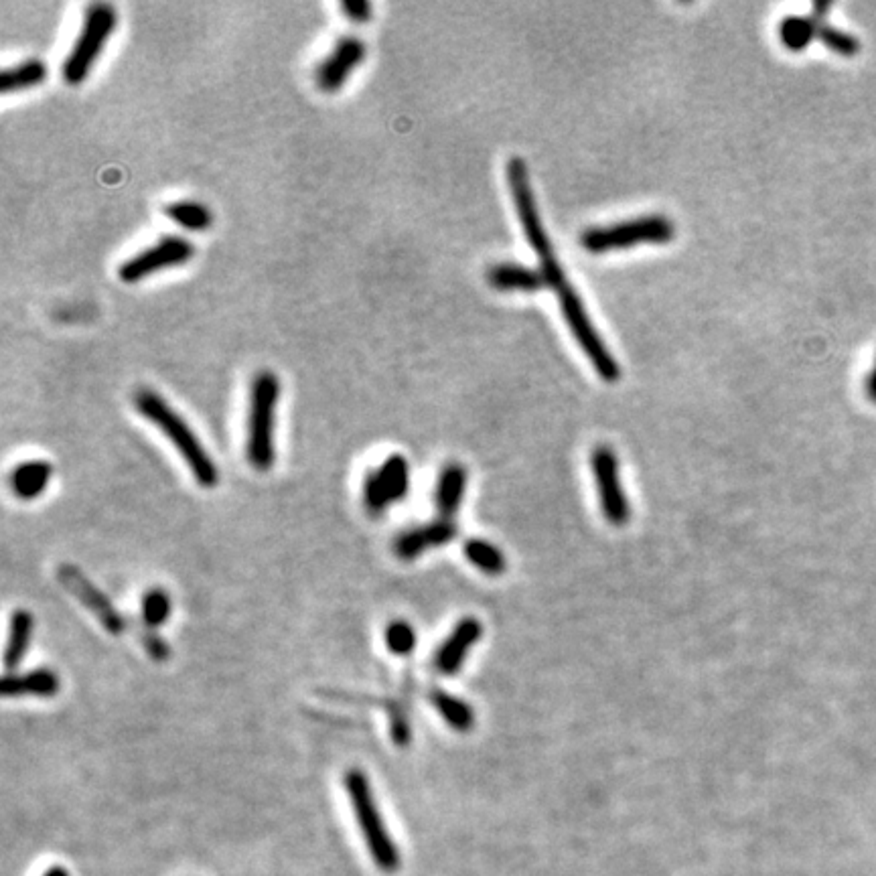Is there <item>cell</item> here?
<instances>
[{"label":"cell","instance_id":"cell-1","mask_svg":"<svg viewBox=\"0 0 876 876\" xmlns=\"http://www.w3.org/2000/svg\"><path fill=\"white\" fill-rule=\"evenodd\" d=\"M134 408L142 418L155 424L169 438V443L177 449L193 479L203 489H213L219 483L215 461L199 443L197 434L191 430L185 418L179 416L163 396H159L155 390L142 388L134 394Z\"/></svg>","mask_w":876,"mask_h":876},{"label":"cell","instance_id":"cell-2","mask_svg":"<svg viewBox=\"0 0 876 876\" xmlns=\"http://www.w3.org/2000/svg\"><path fill=\"white\" fill-rule=\"evenodd\" d=\"M280 402V380L274 372L262 370L250 386V410L246 432V457L256 471H268L276 461L274 420Z\"/></svg>","mask_w":876,"mask_h":876},{"label":"cell","instance_id":"cell-3","mask_svg":"<svg viewBox=\"0 0 876 876\" xmlns=\"http://www.w3.org/2000/svg\"><path fill=\"white\" fill-rule=\"evenodd\" d=\"M345 789L351 801L355 820L359 824L361 836L368 846L376 866L384 872H394L400 866V852L386 830V824L380 816V808L376 803L374 791L370 787L368 777L363 771L351 769L345 773Z\"/></svg>","mask_w":876,"mask_h":876},{"label":"cell","instance_id":"cell-4","mask_svg":"<svg viewBox=\"0 0 876 876\" xmlns=\"http://www.w3.org/2000/svg\"><path fill=\"white\" fill-rule=\"evenodd\" d=\"M116 25L118 13L112 5L96 3L86 9L80 35L61 65V78L67 86H82L88 80Z\"/></svg>","mask_w":876,"mask_h":876},{"label":"cell","instance_id":"cell-5","mask_svg":"<svg viewBox=\"0 0 876 876\" xmlns=\"http://www.w3.org/2000/svg\"><path fill=\"white\" fill-rule=\"evenodd\" d=\"M674 236L676 228L672 219L664 215H645L609 228H591L580 236V244L591 254H605L639 244H668Z\"/></svg>","mask_w":876,"mask_h":876},{"label":"cell","instance_id":"cell-6","mask_svg":"<svg viewBox=\"0 0 876 876\" xmlns=\"http://www.w3.org/2000/svg\"><path fill=\"white\" fill-rule=\"evenodd\" d=\"M558 301H560L562 317H564L570 333L574 335V339L578 341L582 351L587 353V357L593 363V368L599 374V378L603 382H609V384L619 382V378H621L619 363L611 355V351L605 345L599 331L595 329L587 309H584L578 292L572 288V284L558 290Z\"/></svg>","mask_w":876,"mask_h":876},{"label":"cell","instance_id":"cell-7","mask_svg":"<svg viewBox=\"0 0 876 876\" xmlns=\"http://www.w3.org/2000/svg\"><path fill=\"white\" fill-rule=\"evenodd\" d=\"M507 183H509L511 199H514L524 234H526L532 250L540 258V268L558 264L554 246H552V242L544 230V224H542L538 203H536V197H534V191L530 185V173H528L524 159L514 157L507 163Z\"/></svg>","mask_w":876,"mask_h":876},{"label":"cell","instance_id":"cell-8","mask_svg":"<svg viewBox=\"0 0 876 876\" xmlns=\"http://www.w3.org/2000/svg\"><path fill=\"white\" fill-rule=\"evenodd\" d=\"M195 256V246L179 236H165L153 246L126 258L118 266V278L124 284H138L157 272L185 266Z\"/></svg>","mask_w":876,"mask_h":876},{"label":"cell","instance_id":"cell-9","mask_svg":"<svg viewBox=\"0 0 876 876\" xmlns=\"http://www.w3.org/2000/svg\"><path fill=\"white\" fill-rule=\"evenodd\" d=\"M593 477L597 483V493L601 501L603 516L611 526H625L631 518L629 501L621 481V465L615 451L607 445H599L591 455Z\"/></svg>","mask_w":876,"mask_h":876},{"label":"cell","instance_id":"cell-10","mask_svg":"<svg viewBox=\"0 0 876 876\" xmlns=\"http://www.w3.org/2000/svg\"><path fill=\"white\" fill-rule=\"evenodd\" d=\"M410 489V465L406 457L392 455L378 469H372L363 481V501L370 514L380 516L392 503H398Z\"/></svg>","mask_w":876,"mask_h":876},{"label":"cell","instance_id":"cell-11","mask_svg":"<svg viewBox=\"0 0 876 876\" xmlns=\"http://www.w3.org/2000/svg\"><path fill=\"white\" fill-rule=\"evenodd\" d=\"M57 580L65 591H69L100 621L110 635H122L128 629V621L78 566L61 564L57 568Z\"/></svg>","mask_w":876,"mask_h":876},{"label":"cell","instance_id":"cell-12","mask_svg":"<svg viewBox=\"0 0 876 876\" xmlns=\"http://www.w3.org/2000/svg\"><path fill=\"white\" fill-rule=\"evenodd\" d=\"M368 55V47L353 35H347L335 43L331 53L317 65L315 69V82L317 88L325 94L339 92L351 73L365 61Z\"/></svg>","mask_w":876,"mask_h":876},{"label":"cell","instance_id":"cell-13","mask_svg":"<svg viewBox=\"0 0 876 876\" xmlns=\"http://www.w3.org/2000/svg\"><path fill=\"white\" fill-rule=\"evenodd\" d=\"M483 635V625L475 617L461 619L445 643L438 647L434 655V668L443 676H455L461 672L467 655L477 645Z\"/></svg>","mask_w":876,"mask_h":876},{"label":"cell","instance_id":"cell-14","mask_svg":"<svg viewBox=\"0 0 876 876\" xmlns=\"http://www.w3.org/2000/svg\"><path fill=\"white\" fill-rule=\"evenodd\" d=\"M457 534H459V528H457L455 520L438 518L432 524H426V526H420V528H414V530L400 534L398 540L394 542V552L400 560H414L430 548L449 544L451 540L457 538Z\"/></svg>","mask_w":876,"mask_h":876},{"label":"cell","instance_id":"cell-15","mask_svg":"<svg viewBox=\"0 0 876 876\" xmlns=\"http://www.w3.org/2000/svg\"><path fill=\"white\" fill-rule=\"evenodd\" d=\"M61 690L59 676L53 670L39 668L27 674H7L0 682V696L3 698H21V696H39L53 698Z\"/></svg>","mask_w":876,"mask_h":876},{"label":"cell","instance_id":"cell-16","mask_svg":"<svg viewBox=\"0 0 876 876\" xmlns=\"http://www.w3.org/2000/svg\"><path fill=\"white\" fill-rule=\"evenodd\" d=\"M465 489H467V469L461 463H449L447 467H443L434 491L438 516L443 520H455L465 497Z\"/></svg>","mask_w":876,"mask_h":876},{"label":"cell","instance_id":"cell-17","mask_svg":"<svg viewBox=\"0 0 876 876\" xmlns=\"http://www.w3.org/2000/svg\"><path fill=\"white\" fill-rule=\"evenodd\" d=\"M487 282L497 290H524L538 292L548 286L542 270L522 264H495L487 270Z\"/></svg>","mask_w":876,"mask_h":876},{"label":"cell","instance_id":"cell-18","mask_svg":"<svg viewBox=\"0 0 876 876\" xmlns=\"http://www.w3.org/2000/svg\"><path fill=\"white\" fill-rule=\"evenodd\" d=\"M53 479V465L47 461H25L11 471L9 483L19 499L31 501L45 493Z\"/></svg>","mask_w":876,"mask_h":876},{"label":"cell","instance_id":"cell-19","mask_svg":"<svg viewBox=\"0 0 876 876\" xmlns=\"http://www.w3.org/2000/svg\"><path fill=\"white\" fill-rule=\"evenodd\" d=\"M428 700L441 718L457 733H469L475 726V710L455 694H449L441 688H432L428 692Z\"/></svg>","mask_w":876,"mask_h":876},{"label":"cell","instance_id":"cell-20","mask_svg":"<svg viewBox=\"0 0 876 876\" xmlns=\"http://www.w3.org/2000/svg\"><path fill=\"white\" fill-rule=\"evenodd\" d=\"M47 65L41 59H25L3 71L0 90L3 94H17L41 86L47 80Z\"/></svg>","mask_w":876,"mask_h":876},{"label":"cell","instance_id":"cell-21","mask_svg":"<svg viewBox=\"0 0 876 876\" xmlns=\"http://www.w3.org/2000/svg\"><path fill=\"white\" fill-rule=\"evenodd\" d=\"M33 629H35V619L29 611L19 609L13 613L9 641L5 649V666L9 672H15L17 666L23 662V657L27 655V649L33 639Z\"/></svg>","mask_w":876,"mask_h":876},{"label":"cell","instance_id":"cell-22","mask_svg":"<svg viewBox=\"0 0 876 876\" xmlns=\"http://www.w3.org/2000/svg\"><path fill=\"white\" fill-rule=\"evenodd\" d=\"M165 215L173 224L181 226L187 232H207L213 226L211 209L195 199L173 201L165 207Z\"/></svg>","mask_w":876,"mask_h":876},{"label":"cell","instance_id":"cell-23","mask_svg":"<svg viewBox=\"0 0 876 876\" xmlns=\"http://www.w3.org/2000/svg\"><path fill=\"white\" fill-rule=\"evenodd\" d=\"M463 552H465V558L473 566H477L481 572H485L489 576H499L507 568V560H505L503 552L495 544H491L487 540L471 538V540L465 542Z\"/></svg>","mask_w":876,"mask_h":876},{"label":"cell","instance_id":"cell-24","mask_svg":"<svg viewBox=\"0 0 876 876\" xmlns=\"http://www.w3.org/2000/svg\"><path fill=\"white\" fill-rule=\"evenodd\" d=\"M818 19L816 17H785L779 25V37L789 51H803L812 39H818Z\"/></svg>","mask_w":876,"mask_h":876},{"label":"cell","instance_id":"cell-25","mask_svg":"<svg viewBox=\"0 0 876 876\" xmlns=\"http://www.w3.org/2000/svg\"><path fill=\"white\" fill-rule=\"evenodd\" d=\"M171 597L163 589H151L142 597L140 603V617L142 623L151 629H157L165 625L171 617Z\"/></svg>","mask_w":876,"mask_h":876},{"label":"cell","instance_id":"cell-26","mask_svg":"<svg viewBox=\"0 0 876 876\" xmlns=\"http://www.w3.org/2000/svg\"><path fill=\"white\" fill-rule=\"evenodd\" d=\"M820 21V19H818ZM818 39L836 55L840 57H854L860 51V43L856 37H852L846 31H840L832 25H826L824 21L818 23Z\"/></svg>","mask_w":876,"mask_h":876},{"label":"cell","instance_id":"cell-27","mask_svg":"<svg viewBox=\"0 0 876 876\" xmlns=\"http://www.w3.org/2000/svg\"><path fill=\"white\" fill-rule=\"evenodd\" d=\"M384 641L394 655H410L416 647V631L406 621H392L386 627Z\"/></svg>","mask_w":876,"mask_h":876},{"label":"cell","instance_id":"cell-28","mask_svg":"<svg viewBox=\"0 0 876 876\" xmlns=\"http://www.w3.org/2000/svg\"><path fill=\"white\" fill-rule=\"evenodd\" d=\"M390 735L396 747L404 749L412 741V728L406 710L400 704H390Z\"/></svg>","mask_w":876,"mask_h":876},{"label":"cell","instance_id":"cell-29","mask_svg":"<svg viewBox=\"0 0 876 876\" xmlns=\"http://www.w3.org/2000/svg\"><path fill=\"white\" fill-rule=\"evenodd\" d=\"M138 639L142 641V645H144V649H146V653H149L155 662H167L169 657H171V649H169V643L161 637V635H157L155 633V629H151V627H138Z\"/></svg>","mask_w":876,"mask_h":876},{"label":"cell","instance_id":"cell-30","mask_svg":"<svg viewBox=\"0 0 876 876\" xmlns=\"http://www.w3.org/2000/svg\"><path fill=\"white\" fill-rule=\"evenodd\" d=\"M341 11L355 25L370 23L372 15H374V9H372V5L368 3V0H343Z\"/></svg>","mask_w":876,"mask_h":876},{"label":"cell","instance_id":"cell-31","mask_svg":"<svg viewBox=\"0 0 876 876\" xmlns=\"http://www.w3.org/2000/svg\"><path fill=\"white\" fill-rule=\"evenodd\" d=\"M866 394L876 404V363H874V368H872V372L868 376V382H866Z\"/></svg>","mask_w":876,"mask_h":876},{"label":"cell","instance_id":"cell-32","mask_svg":"<svg viewBox=\"0 0 876 876\" xmlns=\"http://www.w3.org/2000/svg\"><path fill=\"white\" fill-rule=\"evenodd\" d=\"M43 876H69V872L65 868H61V866H53Z\"/></svg>","mask_w":876,"mask_h":876}]
</instances>
